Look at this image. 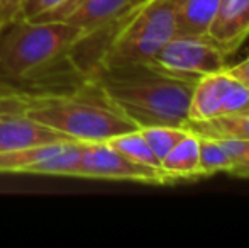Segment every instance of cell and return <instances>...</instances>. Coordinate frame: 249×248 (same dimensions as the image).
Returning <instances> with one entry per match:
<instances>
[{
	"label": "cell",
	"mask_w": 249,
	"mask_h": 248,
	"mask_svg": "<svg viewBox=\"0 0 249 248\" xmlns=\"http://www.w3.org/2000/svg\"><path fill=\"white\" fill-rule=\"evenodd\" d=\"M80 33L65 22L22 17L0 26V85L26 82L29 94L73 89L87 80L70 58ZM22 95V94H20Z\"/></svg>",
	"instance_id": "cell-1"
},
{
	"label": "cell",
	"mask_w": 249,
	"mask_h": 248,
	"mask_svg": "<svg viewBox=\"0 0 249 248\" xmlns=\"http://www.w3.org/2000/svg\"><path fill=\"white\" fill-rule=\"evenodd\" d=\"M0 102L10 106L9 109H0V114L16 113L26 116L73 141H107L122 133L138 129L92 78L66 90L0 97Z\"/></svg>",
	"instance_id": "cell-2"
},
{
	"label": "cell",
	"mask_w": 249,
	"mask_h": 248,
	"mask_svg": "<svg viewBox=\"0 0 249 248\" xmlns=\"http://www.w3.org/2000/svg\"><path fill=\"white\" fill-rule=\"evenodd\" d=\"M89 78L138 128L183 126L194 83L198 80L171 75L151 63L102 68Z\"/></svg>",
	"instance_id": "cell-3"
},
{
	"label": "cell",
	"mask_w": 249,
	"mask_h": 248,
	"mask_svg": "<svg viewBox=\"0 0 249 248\" xmlns=\"http://www.w3.org/2000/svg\"><path fill=\"white\" fill-rule=\"evenodd\" d=\"M175 34L173 0H141L112 26L93 33L100 48L93 73L102 68L151 63Z\"/></svg>",
	"instance_id": "cell-4"
},
{
	"label": "cell",
	"mask_w": 249,
	"mask_h": 248,
	"mask_svg": "<svg viewBox=\"0 0 249 248\" xmlns=\"http://www.w3.org/2000/svg\"><path fill=\"white\" fill-rule=\"evenodd\" d=\"M227 55L207 36L175 34L151 60V65L171 75L197 80L209 73L224 72Z\"/></svg>",
	"instance_id": "cell-5"
},
{
	"label": "cell",
	"mask_w": 249,
	"mask_h": 248,
	"mask_svg": "<svg viewBox=\"0 0 249 248\" xmlns=\"http://www.w3.org/2000/svg\"><path fill=\"white\" fill-rule=\"evenodd\" d=\"M80 177L102 180H125V182L161 186L168 184L161 170L132 162L107 141L83 143L80 160Z\"/></svg>",
	"instance_id": "cell-6"
},
{
	"label": "cell",
	"mask_w": 249,
	"mask_h": 248,
	"mask_svg": "<svg viewBox=\"0 0 249 248\" xmlns=\"http://www.w3.org/2000/svg\"><path fill=\"white\" fill-rule=\"evenodd\" d=\"M134 5L136 0H68L39 22H65L83 38L112 26Z\"/></svg>",
	"instance_id": "cell-7"
},
{
	"label": "cell",
	"mask_w": 249,
	"mask_h": 248,
	"mask_svg": "<svg viewBox=\"0 0 249 248\" xmlns=\"http://www.w3.org/2000/svg\"><path fill=\"white\" fill-rule=\"evenodd\" d=\"M249 36V0H220L207 38L226 55L236 51Z\"/></svg>",
	"instance_id": "cell-8"
},
{
	"label": "cell",
	"mask_w": 249,
	"mask_h": 248,
	"mask_svg": "<svg viewBox=\"0 0 249 248\" xmlns=\"http://www.w3.org/2000/svg\"><path fill=\"white\" fill-rule=\"evenodd\" d=\"M56 141H68V138L20 114H0V153Z\"/></svg>",
	"instance_id": "cell-9"
},
{
	"label": "cell",
	"mask_w": 249,
	"mask_h": 248,
	"mask_svg": "<svg viewBox=\"0 0 249 248\" xmlns=\"http://www.w3.org/2000/svg\"><path fill=\"white\" fill-rule=\"evenodd\" d=\"M229 85L231 76L226 72L200 76L192 90L188 121H209L222 116Z\"/></svg>",
	"instance_id": "cell-10"
},
{
	"label": "cell",
	"mask_w": 249,
	"mask_h": 248,
	"mask_svg": "<svg viewBox=\"0 0 249 248\" xmlns=\"http://www.w3.org/2000/svg\"><path fill=\"white\" fill-rule=\"evenodd\" d=\"M161 170L168 182L200 179L198 134L188 131L161 162Z\"/></svg>",
	"instance_id": "cell-11"
},
{
	"label": "cell",
	"mask_w": 249,
	"mask_h": 248,
	"mask_svg": "<svg viewBox=\"0 0 249 248\" xmlns=\"http://www.w3.org/2000/svg\"><path fill=\"white\" fill-rule=\"evenodd\" d=\"M220 0H173L177 34L207 36Z\"/></svg>",
	"instance_id": "cell-12"
},
{
	"label": "cell",
	"mask_w": 249,
	"mask_h": 248,
	"mask_svg": "<svg viewBox=\"0 0 249 248\" xmlns=\"http://www.w3.org/2000/svg\"><path fill=\"white\" fill-rule=\"evenodd\" d=\"M183 128L210 138H236L249 141V113L220 116L209 121H185Z\"/></svg>",
	"instance_id": "cell-13"
},
{
	"label": "cell",
	"mask_w": 249,
	"mask_h": 248,
	"mask_svg": "<svg viewBox=\"0 0 249 248\" xmlns=\"http://www.w3.org/2000/svg\"><path fill=\"white\" fill-rule=\"evenodd\" d=\"M73 139L29 146V148L14 150V152H2L0 153V173H27V170L33 165L54 153H59Z\"/></svg>",
	"instance_id": "cell-14"
},
{
	"label": "cell",
	"mask_w": 249,
	"mask_h": 248,
	"mask_svg": "<svg viewBox=\"0 0 249 248\" xmlns=\"http://www.w3.org/2000/svg\"><path fill=\"white\" fill-rule=\"evenodd\" d=\"M82 141H71L59 153L33 165L27 173L34 175H63V177H80V160H82Z\"/></svg>",
	"instance_id": "cell-15"
},
{
	"label": "cell",
	"mask_w": 249,
	"mask_h": 248,
	"mask_svg": "<svg viewBox=\"0 0 249 248\" xmlns=\"http://www.w3.org/2000/svg\"><path fill=\"white\" fill-rule=\"evenodd\" d=\"M107 143L112 146V148L121 152L124 156L131 158L132 162L151 167V169L161 170V162L154 156V153L151 152L149 145L146 143L144 136H142V133L139 128L114 136V138L107 139ZM161 172H163V170H161Z\"/></svg>",
	"instance_id": "cell-16"
},
{
	"label": "cell",
	"mask_w": 249,
	"mask_h": 248,
	"mask_svg": "<svg viewBox=\"0 0 249 248\" xmlns=\"http://www.w3.org/2000/svg\"><path fill=\"white\" fill-rule=\"evenodd\" d=\"M139 129L146 143L149 145L151 152L160 162H163V158L171 152V148L188 133V129L183 126H146Z\"/></svg>",
	"instance_id": "cell-17"
},
{
	"label": "cell",
	"mask_w": 249,
	"mask_h": 248,
	"mask_svg": "<svg viewBox=\"0 0 249 248\" xmlns=\"http://www.w3.org/2000/svg\"><path fill=\"white\" fill-rule=\"evenodd\" d=\"M198 165L200 175L209 177L219 172H229L231 160L215 138L198 134Z\"/></svg>",
	"instance_id": "cell-18"
},
{
	"label": "cell",
	"mask_w": 249,
	"mask_h": 248,
	"mask_svg": "<svg viewBox=\"0 0 249 248\" xmlns=\"http://www.w3.org/2000/svg\"><path fill=\"white\" fill-rule=\"evenodd\" d=\"M249 113V87L231 76V85L226 95L222 116H234V114Z\"/></svg>",
	"instance_id": "cell-19"
},
{
	"label": "cell",
	"mask_w": 249,
	"mask_h": 248,
	"mask_svg": "<svg viewBox=\"0 0 249 248\" xmlns=\"http://www.w3.org/2000/svg\"><path fill=\"white\" fill-rule=\"evenodd\" d=\"M68 0H22L20 17L27 20H41Z\"/></svg>",
	"instance_id": "cell-20"
},
{
	"label": "cell",
	"mask_w": 249,
	"mask_h": 248,
	"mask_svg": "<svg viewBox=\"0 0 249 248\" xmlns=\"http://www.w3.org/2000/svg\"><path fill=\"white\" fill-rule=\"evenodd\" d=\"M215 139L219 141V145L222 146L224 152H226L227 158L231 160V169H232V167L243 158L244 152H246L248 141H244V139H236V138H215Z\"/></svg>",
	"instance_id": "cell-21"
},
{
	"label": "cell",
	"mask_w": 249,
	"mask_h": 248,
	"mask_svg": "<svg viewBox=\"0 0 249 248\" xmlns=\"http://www.w3.org/2000/svg\"><path fill=\"white\" fill-rule=\"evenodd\" d=\"M22 0H0V26L20 17Z\"/></svg>",
	"instance_id": "cell-22"
},
{
	"label": "cell",
	"mask_w": 249,
	"mask_h": 248,
	"mask_svg": "<svg viewBox=\"0 0 249 248\" xmlns=\"http://www.w3.org/2000/svg\"><path fill=\"white\" fill-rule=\"evenodd\" d=\"M224 72H226L229 76H232L234 80L241 82L243 85L249 87V57H248L244 61L237 63V65L227 66V68L224 70Z\"/></svg>",
	"instance_id": "cell-23"
},
{
	"label": "cell",
	"mask_w": 249,
	"mask_h": 248,
	"mask_svg": "<svg viewBox=\"0 0 249 248\" xmlns=\"http://www.w3.org/2000/svg\"><path fill=\"white\" fill-rule=\"evenodd\" d=\"M229 173L236 177H243V179H249V141L246 145V152H244L243 158L229 170Z\"/></svg>",
	"instance_id": "cell-24"
},
{
	"label": "cell",
	"mask_w": 249,
	"mask_h": 248,
	"mask_svg": "<svg viewBox=\"0 0 249 248\" xmlns=\"http://www.w3.org/2000/svg\"><path fill=\"white\" fill-rule=\"evenodd\" d=\"M139 2H141V0H136V3H139Z\"/></svg>",
	"instance_id": "cell-25"
}]
</instances>
